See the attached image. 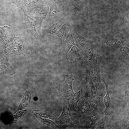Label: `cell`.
Here are the masks:
<instances>
[{
	"mask_svg": "<svg viewBox=\"0 0 129 129\" xmlns=\"http://www.w3.org/2000/svg\"><path fill=\"white\" fill-rule=\"evenodd\" d=\"M68 16L67 14L56 18L47 19L43 22L40 34V43L44 49L49 43L54 41L59 28Z\"/></svg>",
	"mask_w": 129,
	"mask_h": 129,
	"instance_id": "1",
	"label": "cell"
},
{
	"mask_svg": "<svg viewBox=\"0 0 129 129\" xmlns=\"http://www.w3.org/2000/svg\"><path fill=\"white\" fill-rule=\"evenodd\" d=\"M103 36V35H101L97 40L94 41L88 47L80 50L81 56L80 63L83 64L85 69H87L92 73L93 72L96 49L98 43Z\"/></svg>",
	"mask_w": 129,
	"mask_h": 129,
	"instance_id": "2",
	"label": "cell"
},
{
	"mask_svg": "<svg viewBox=\"0 0 129 129\" xmlns=\"http://www.w3.org/2000/svg\"><path fill=\"white\" fill-rule=\"evenodd\" d=\"M105 115L103 112L93 109L90 112L79 120L80 128L93 129L96 123L105 124Z\"/></svg>",
	"mask_w": 129,
	"mask_h": 129,
	"instance_id": "3",
	"label": "cell"
},
{
	"mask_svg": "<svg viewBox=\"0 0 129 129\" xmlns=\"http://www.w3.org/2000/svg\"><path fill=\"white\" fill-rule=\"evenodd\" d=\"M24 15L27 32L26 40L28 42H39L40 37L38 31V23L35 18L31 17L22 11Z\"/></svg>",
	"mask_w": 129,
	"mask_h": 129,
	"instance_id": "4",
	"label": "cell"
},
{
	"mask_svg": "<svg viewBox=\"0 0 129 129\" xmlns=\"http://www.w3.org/2000/svg\"><path fill=\"white\" fill-rule=\"evenodd\" d=\"M102 59V56L99 54L95 55L93 65V81L95 83L96 91L94 94L101 97L104 98L106 93L105 90L101 81L100 66Z\"/></svg>",
	"mask_w": 129,
	"mask_h": 129,
	"instance_id": "5",
	"label": "cell"
},
{
	"mask_svg": "<svg viewBox=\"0 0 129 129\" xmlns=\"http://www.w3.org/2000/svg\"><path fill=\"white\" fill-rule=\"evenodd\" d=\"M93 109L89 102L88 97L83 98L82 100H79L73 115V127L80 128V119Z\"/></svg>",
	"mask_w": 129,
	"mask_h": 129,
	"instance_id": "6",
	"label": "cell"
},
{
	"mask_svg": "<svg viewBox=\"0 0 129 129\" xmlns=\"http://www.w3.org/2000/svg\"><path fill=\"white\" fill-rule=\"evenodd\" d=\"M129 34L127 33L120 39H108L105 44L119 50L122 55L123 59L126 60L129 59Z\"/></svg>",
	"mask_w": 129,
	"mask_h": 129,
	"instance_id": "7",
	"label": "cell"
},
{
	"mask_svg": "<svg viewBox=\"0 0 129 129\" xmlns=\"http://www.w3.org/2000/svg\"><path fill=\"white\" fill-rule=\"evenodd\" d=\"M89 1L86 0H73L68 3H64L67 14L75 20L77 15L87 8Z\"/></svg>",
	"mask_w": 129,
	"mask_h": 129,
	"instance_id": "8",
	"label": "cell"
},
{
	"mask_svg": "<svg viewBox=\"0 0 129 129\" xmlns=\"http://www.w3.org/2000/svg\"><path fill=\"white\" fill-rule=\"evenodd\" d=\"M47 2L49 7L47 19L56 18L67 14L64 4L60 0H49Z\"/></svg>",
	"mask_w": 129,
	"mask_h": 129,
	"instance_id": "9",
	"label": "cell"
},
{
	"mask_svg": "<svg viewBox=\"0 0 129 129\" xmlns=\"http://www.w3.org/2000/svg\"><path fill=\"white\" fill-rule=\"evenodd\" d=\"M75 20L69 16L66 20L59 28L54 41H57L58 45L63 42L75 27Z\"/></svg>",
	"mask_w": 129,
	"mask_h": 129,
	"instance_id": "10",
	"label": "cell"
},
{
	"mask_svg": "<svg viewBox=\"0 0 129 129\" xmlns=\"http://www.w3.org/2000/svg\"><path fill=\"white\" fill-rule=\"evenodd\" d=\"M66 76V79L64 82L57 86L56 88L61 92L60 95L62 97L69 99L72 97L74 94L72 85L74 79L72 74L70 75L67 73Z\"/></svg>",
	"mask_w": 129,
	"mask_h": 129,
	"instance_id": "11",
	"label": "cell"
},
{
	"mask_svg": "<svg viewBox=\"0 0 129 129\" xmlns=\"http://www.w3.org/2000/svg\"><path fill=\"white\" fill-rule=\"evenodd\" d=\"M85 79L82 80L80 91L82 98L88 97L94 94L93 89L94 88L92 80L91 73L89 71L85 69Z\"/></svg>",
	"mask_w": 129,
	"mask_h": 129,
	"instance_id": "12",
	"label": "cell"
},
{
	"mask_svg": "<svg viewBox=\"0 0 129 129\" xmlns=\"http://www.w3.org/2000/svg\"><path fill=\"white\" fill-rule=\"evenodd\" d=\"M75 44V41L72 31L64 41L58 45L56 51L57 54L60 56H65Z\"/></svg>",
	"mask_w": 129,
	"mask_h": 129,
	"instance_id": "13",
	"label": "cell"
},
{
	"mask_svg": "<svg viewBox=\"0 0 129 129\" xmlns=\"http://www.w3.org/2000/svg\"><path fill=\"white\" fill-rule=\"evenodd\" d=\"M49 10V6L47 1L43 6L32 16V17L35 18L37 21L38 32L39 35L42 24L48 17Z\"/></svg>",
	"mask_w": 129,
	"mask_h": 129,
	"instance_id": "14",
	"label": "cell"
},
{
	"mask_svg": "<svg viewBox=\"0 0 129 129\" xmlns=\"http://www.w3.org/2000/svg\"><path fill=\"white\" fill-rule=\"evenodd\" d=\"M72 32L75 44L80 50L88 47L94 42L87 39L80 35L75 30V27L72 30Z\"/></svg>",
	"mask_w": 129,
	"mask_h": 129,
	"instance_id": "15",
	"label": "cell"
},
{
	"mask_svg": "<svg viewBox=\"0 0 129 129\" xmlns=\"http://www.w3.org/2000/svg\"><path fill=\"white\" fill-rule=\"evenodd\" d=\"M102 80L103 81L106 87V96L104 97V102L105 106L104 113L105 115V119L111 116L112 113V107L111 101L109 96L110 91L108 88V83L107 80L103 77H101Z\"/></svg>",
	"mask_w": 129,
	"mask_h": 129,
	"instance_id": "16",
	"label": "cell"
},
{
	"mask_svg": "<svg viewBox=\"0 0 129 129\" xmlns=\"http://www.w3.org/2000/svg\"><path fill=\"white\" fill-rule=\"evenodd\" d=\"M63 102V111L60 117L57 118V123L59 124L61 128H65L69 126L73 127V124L68 116L67 104L65 102Z\"/></svg>",
	"mask_w": 129,
	"mask_h": 129,
	"instance_id": "17",
	"label": "cell"
},
{
	"mask_svg": "<svg viewBox=\"0 0 129 129\" xmlns=\"http://www.w3.org/2000/svg\"><path fill=\"white\" fill-rule=\"evenodd\" d=\"M89 102L94 109L102 112H104L105 106L103 98L101 97L94 94L88 97Z\"/></svg>",
	"mask_w": 129,
	"mask_h": 129,
	"instance_id": "18",
	"label": "cell"
},
{
	"mask_svg": "<svg viewBox=\"0 0 129 129\" xmlns=\"http://www.w3.org/2000/svg\"><path fill=\"white\" fill-rule=\"evenodd\" d=\"M66 59L74 63H80L81 56L80 49L75 44H74L64 56Z\"/></svg>",
	"mask_w": 129,
	"mask_h": 129,
	"instance_id": "19",
	"label": "cell"
},
{
	"mask_svg": "<svg viewBox=\"0 0 129 129\" xmlns=\"http://www.w3.org/2000/svg\"><path fill=\"white\" fill-rule=\"evenodd\" d=\"M81 95L80 91L75 93L72 97L69 99L66 100L67 104L68 106L67 107V110H70L71 115L73 116Z\"/></svg>",
	"mask_w": 129,
	"mask_h": 129,
	"instance_id": "20",
	"label": "cell"
},
{
	"mask_svg": "<svg viewBox=\"0 0 129 129\" xmlns=\"http://www.w3.org/2000/svg\"><path fill=\"white\" fill-rule=\"evenodd\" d=\"M0 37L10 43L15 37L12 29L7 26H5L0 27Z\"/></svg>",
	"mask_w": 129,
	"mask_h": 129,
	"instance_id": "21",
	"label": "cell"
},
{
	"mask_svg": "<svg viewBox=\"0 0 129 129\" xmlns=\"http://www.w3.org/2000/svg\"><path fill=\"white\" fill-rule=\"evenodd\" d=\"M27 14L30 15L31 11V0H16L13 2Z\"/></svg>",
	"mask_w": 129,
	"mask_h": 129,
	"instance_id": "22",
	"label": "cell"
},
{
	"mask_svg": "<svg viewBox=\"0 0 129 129\" xmlns=\"http://www.w3.org/2000/svg\"><path fill=\"white\" fill-rule=\"evenodd\" d=\"M31 11L30 15L33 16L37 11L41 8L47 1L46 0H31Z\"/></svg>",
	"mask_w": 129,
	"mask_h": 129,
	"instance_id": "23",
	"label": "cell"
},
{
	"mask_svg": "<svg viewBox=\"0 0 129 129\" xmlns=\"http://www.w3.org/2000/svg\"><path fill=\"white\" fill-rule=\"evenodd\" d=\"M31 95L27 91H26L22 102L17 111L20 110L27 108L29 105Z\"/></svg>",
	"mask_w": 129,
	"mask_h": 129,
	"instance_id": "24",
	"label": "cell"
},
{
	"mask_svg": "<svg viewBox=\"0 0 129 129\" xmlns=\"http://www.w3.org/2000/svg\"><path fill=\"white\" fill-rule=\"evenodd\" d=\"M123 87L125 94L126 99V102L129 104V83L124 82L123 83Z\"/></svg>",
	"mask_w": 129,
	"mask_h": 129,
	"instance_id": "25",
	"label": "cell"
},
{
	"mask_svg": "<svg viewBox=\"0 0 129 129\" xmlns=\"http://www.w3.org/2000/svg\"><path fill=\"white\" fill-rule=\"evenodd\" d=\"M115 0H99L100 2H110L113 1Z\"/></svg>",
	"mask_w": 129,
	"mask_h": 129,
	"instance_id": "26",
	"label": "cell"
},
{
	"mask_svg": "<svg viewBox=\"0 0 129 129\" xmlns=\"http://www.w3.org/2000/svg\"><path fill=\"white\" fill-rule=\"evenodd\" d=\"M73 0H65L64 3H68L71 2Z\"/></svg>",
	"mask_w": 129,
	"mask_h": 129,
	"instance_id": "27",
	"label": "cell"
},
{
	"mask_svg": "<svg viewBox=\"0 0 129 129\" xmlns=\"http://www.w3.org/2000/svg\"><path fill=\"white\" fill-rule=\"evenodd\" d=\"M6 0L8 1H9L11 3H13V2L15 1L16 0Z\"/></svg>",
	"mask_w": 129,
	"mask_h": 129,
	"instance_id": "28",
	"label": "cell"
},
{
	"mask_svg": "<svg viewBox=\"0 0 129 129\" xmlns=\"http://www.w3.org/2000/svg\"><path fill=\"white\" fill-rule=\"evenodd\" d=\"M88 1H89L90 0H86Z\"/></svg>",
	"mask_w": 129,
	"mask_h": 129,
	"instance_id": "29",
	"label": "cell"
},
{
	"mask_svg": "<svg viewBox=\"0 0 129 129\" xmlns=\"http://www.w3.org/2000/svg\"><path fill=\"white\" fill-rule=\"evenodd\" d=\"M46 0V1H47V0Z\"/></svg>",
	"mask_w": 129,
	"mask_h": 129,
	"instance_id": "30",
	"label": "cell"
}]
</instances>
